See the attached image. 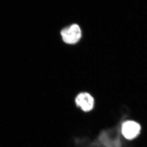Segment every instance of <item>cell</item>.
<instances>
[{
  "instance_id": "obj_1",
  "label": "cell",
  "mask_w": 147,
  "mask_h": 147,
  "mask_svg": "<svg viewBox=\"0 0 147 147\" xmlns=\"http://www.w3.org/2000/svg\"><path fill=\"white\" fill-rule=\"evenodd\" d=\"M61 36L64 42L69 45L78 43L82 37L80 27L76 24H73L65 27L61 31Z\"/></svg>"
},
{
  "instance_id": "obj_2",
  "label": "cell",
  "mask_w": 147,
  "mask_h": 147,
  "mask_svg": "<svg viewBox=\"0 0 147 147\" xmlns=\"http://www.w3.org/2000/svg\"><path fill=\"white\" fill-rule=\"evenodd\" d=\"M122 134L128 140H132L140 134L141 126L139 123L133 120H127L122 124Z\"/></svg>"
},
{
  "instance_id": "obj_3",
  "label": "cell",
  "mask_w": 147,
  "mask_h": 147,
  "mask_svg": "<svg viewBox=\"0 0 147 147\" xmlns=\"http://www.w3.org/2000/svg\"><path fill=\"white\" fill-rule=\"evenodd\" d=\"M75 103L77 107L80 108L82 111L88 112L93 109L95 100L92 95L88 92H82L76 96Z\"/></svg>"
}]
</instances>
